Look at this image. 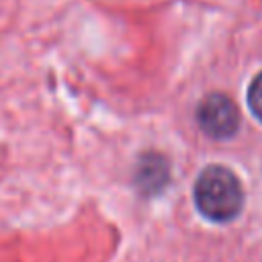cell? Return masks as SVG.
Segmentation results:
<instances>
[{
  "label": "cell",
  "instance_id": "obj_1",
  "mask_svg": "<svg viewBox=\"0 0 262 262\" xmlns=\"http://www.w3.org/2000/svg\"><path fill=\"white\" fill-rule=\"evenodd\" d=\"M194 205L203 217L215 223H227L242 211L244 190L237 176L225 166H207L194 180Z\"/></svg>",
  "mask_w": 262,
  "mask_h": 262
},
{
  "label": "cell",
  "instance_id": "obj_2",
  "mask_svg": "<svg viewBox=\"0 0 262 262\" xmlns=\"http://www.w3.org/2000/svg\"><path fill=\"white\" fill-rule=\"evenodd\" d=\"M196 123L205 135L213 139H229L239 127V111L229 96L213 92L199 102Z\"/></svg>",
  "mask_w": 262,
  "mask_h": 262
},
{
  "label": "cell",
  "instance_id": "obj_3",
  "mask_svg": "<svg viewBox=\"0 0 262 262\" xmlns=\"http://www.w3.org/2000/svg\"><path fill=\"white\" fill-rule=\"evenodd\" d=\"M170 178L168 162L162 154H143L135 166V184L143 194H156L160 192Z\"/></svg>",
  "mask_w": 262,
  "mask_h": 262
},
{
  "label": "cell",
  "instance_id": "obj_4",
  "mask_svg": "<svg viewBox=\"0 0 262 262\" xmlns=\"http://www.w3.org/2000/svg\"><path fill=\"white\" fill-rule=\"evenodd\" d=\"M248 104L258 121H262V72L252 80L248 90Z\"/></svg>",
  "mask_w": 262,
  "mask_h": 262
}]
</instances>
